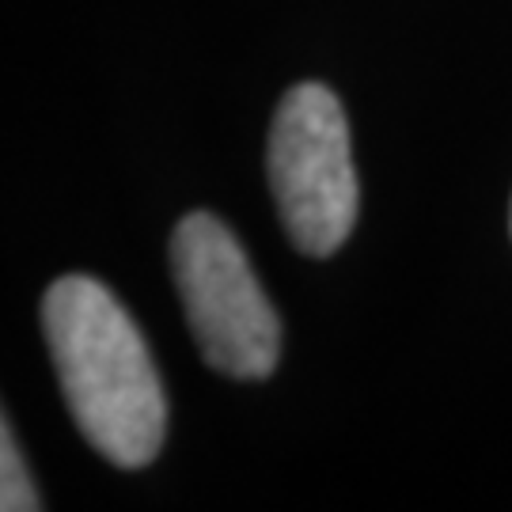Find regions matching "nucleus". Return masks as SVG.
I'll use <instances>...</instances> for the list:
<instances>
[{
    "label": "nucleus",
    "mask_w": 512,
    "mask_h": 512,
    "mask_svg": "<svg viewBox=\"0 0 512 512\" xmlns=\"http://www.w3.org/2000/svg\"><path fill=\"white\" fill-rule=\"evenodd\" d=\"M0 509L4 512H35L42 509L35 486L27 478V467L19 459L12 425L4 421V440H0Z\"/></svg>",
    "instance_id": "nucleus-4"
},
{
    "label": "nucleus",
    "mask_w": 512,
    "mask_h": 512,
    "mask_svg": "<svg viewBox=\"0 0 512 512\" xmlns=\"http://www.w3.org/2000/svg\"><path fill=\"white\" fill-rule=\"evenodd\" d=\"M171 270L205 361L232 380H266L281 353V323L228 224L213 213L179 220Z\"/></svg>",
    "instance_id": "nucleus-2"
},
{
    "label": "nucleus",
    "mask_w": 512,
    "mask_h": 512,
    "mask_svg": "<svg viewBox=\"0 0 512 512\" xmlns=\"http://www.w3.org/2000/svg\"><path fill=\"white\" fill-rule=\"evenodd\" d=\"M42 330L69 414L114 467H145L167 429V399L137 323L92 277H57L42 296Z\"/></svg>",
    "instance_id": "nucleus-1"
},
{
    "label": "nucleus",
    "mask_w": 512,
    "mask_h": 512,
    "mask_svg": "<svg viewBox=\"0 0 512 512\" xmlns=\"http://www.w3.org/2000/svg\"><path fill=\"white\" fill-rule=\"evenodd\" d=\"M270 186L285 232L311 258L334 255L357 220L349 126L327 84H296L270 129Z\"/></svg>",
    "instance_id": "nucleus-3"
}]
</instances>
